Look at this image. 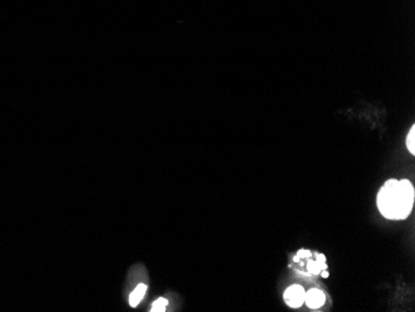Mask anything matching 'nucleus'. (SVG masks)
Segmentation results:
<instances>
[{
	"label": "nucleus",
	"mask_w": 415,
	"mask_h": 312,
	"mask_svg": "<svg viewBox=\"0 0 415 312\" xmlns=\"http://www.w3.org/2000/svg\"><path fill=\"white\" fill-rule=\"evenodd\" d=\"M328 276H330V274L327 273V271H326V270H322V278H328Z\"/></svg>",
	"instance_id": "1a4fd4ad"
},
{
	"label": "nucleus",
	"mask_w": 415,
	"mask_h": 312,
	"mask_svg": "<svg viewBox=\"0 0 415 312\" xmlns=\"http://www.w3.org/2000/svg\"><path fill=\"white\" fill-rule=\"evenodd\" d=\"M285 302L292 309H299L304 304V299H306V291L302 286L300 285H292L285 291L283 295Z\"/></svg>",
	"instance_id": "f03ea898"
},
{
	"label": "nucleus",
	"mask_w": 415,
	"mask_h": 312,
	"mask_svg": "<svg viewBox=\"0 0 415 312\" xmlns=\"http://www.w3.org/2000/svg\"><path fill=\"white\" fill-rule=\"evenodd\" d=\"M167 306H168V300L167 299H163V297H162V299H158V300H156V301L153 302V305H152V310L151 311H153V312H163V311H166V309H167Z\"/></svg>",
	"instance_id": "0eeeda50"
},
{
	"label": "nucleus",
	"mask_w": 415,
	"mask_h": 312,
	"mask_svg": "<svg viewBox=\"0 0 415 312\" xmlns=\"http://www.w3.org/2000/svg\"><path fill=\"white\" fill-rule=\"evenodd\" d=\"M320 259L321 260H316V261H309L308 262V273L313 274V275H318V274H320L322 270L327 269L325 255L321 254Z\"/></svg>",
	"instance_id": "39448f33"
},
{
	"label": "nucleus",
	"mask_w": 415,
	"mask_h": 312,
	"mask_svg": "<svg viewBox=\"0 0 415 312\" xmlns=\"http://www.w3.org/2000/svg\"><path fill=\"white\" fill-rule=\"evenodd\" d=\"M326 301V296L322 291L318 290V288H311L308 292H306V299H304V302L307 304V306L312 310L321 309L323 306Z\"/></svg>",
	"instance_id": "7ed1b4c3"
},
{
	"label": "nucleus",
	"mask_w": 415,
	"mask_h": 312,
	"mask_svg": "<svg viewBox=\"0 0 415 312\" xmlns=\"http://www.w3.org/2000/svg\"><path fill=\"white\" fill-rule=\"evenodd\" d=\"M414 187L408 179L387 180L378 192L377 205L384 218L390 220L407 219L414 205Z\"/></svg>",
	"instance_id": "f257e3e1"
},
{
	"label": "nucleus",
	"mask_w": 415,
	"mask_h": 312,
	"mask_svg": "<svg viewBox=\"0 0 415 312\" xmlns=\"http://www.w3.org/2000/svg\"><path fill=\"white\" fill-rule=\"evenodd\" d=\"M299 257H309L311 256V253L309 250H306V249H302V250H299V254H297Z\"/></svg>",
	"instance_id": "6e6552de"
},
{
	"label": "nucleus",
	"mask_w": 415,
	"mask_h": 312,
	"mask_svg": "<svg viewBox=\"0 0 415 312\" xmlns=\"http://www.w3.org/2000/svg\"><path fill=\"white\" fill-rule=\"evenodd\" d=\"M146 291H147V285H144V284H139V285H138L137 287L132 291V294L130 295V297H128V302H130L131 306L132 307L138 306L139 302L143 300V297H144V295H146Z\"/></svg>",
	"instance_id": "20e7f679"
},
{
	"label": "nucleus",
	"mask_w": 415,
	"mask_h": 312,
	"mask_svg": "<svg viewBox=\"0 0 415 312\" xmlns=\"http://www.w3.org/2000/svg\"><path fill=\"white\" fill-rule=\"evenodd\" d=\"M407 147L410 153L415 154V126H413V127L410 128L409 133H408Z\"/></svg>",
	"instance_id": "423d86ee"
}]
</instances>
